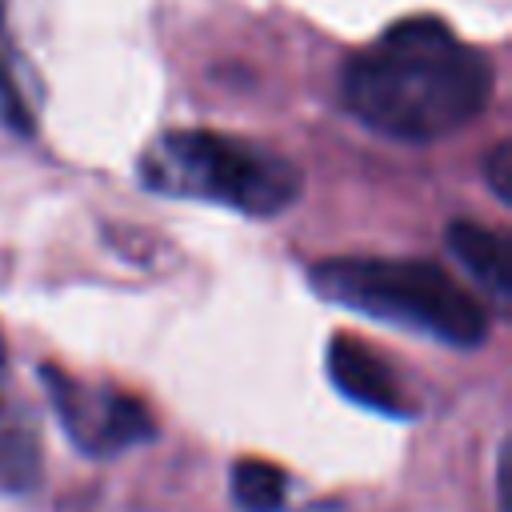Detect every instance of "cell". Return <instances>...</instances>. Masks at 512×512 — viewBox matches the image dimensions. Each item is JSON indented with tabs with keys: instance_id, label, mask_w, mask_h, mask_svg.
I'll return each mask as SVG.
<instances>
[{
	"instance_id": "cell-1",
	"label": "cell",
	"mask_w": 512,
	"mask_h": 512,
	"mask_svg": "<svg viewBox=\"0 0 512 512\" xmlns=\"http://www.w3.org/2000/svg\"><path fill=\"white\" fill-rule=\"evenodd\" d=\"M492 80V60L440 16H404L344 60L340 100L388 140L432 144L488 108Z\"/></svg>"
},
{
	"instance_id": "cell-2",
	"label": "cell",
	"mask_w": 512,
	"mask_h": 512,
	"mask_svg": "<svg viewBox=\"0 0 512 512\" xmlns=\"http://www.w3.org/2000/svg\"><path fill=\"white\" fill-rule=\"evenodd\" d=\"M312 288L352 312L424 332L452 348L488 340V300L472 296L448 268L404 256H328L308 272Z\"/></svg>"
},
{
	"instance_id": "cell-3",
	"label": "cell",
	"mask_w": 512,
	"mask_h": 512,
	"mask_svg": "<svg viewBox=\"0 0 512 512\" xmlns=\"http://www.w3.org/2000/svg\"><path fill=\"white\" fill-rule=\"evenodd\" d=\"M140 180L152 192L220 204L240 216H280L304 192V176L288 156L208 128L160 132L140 156Z\"/></svg>"
},
{
	"instance_id": "cell-4",
	"label": "cell",
	"mask_w": 512,
	"mask_h": 512,
	"mask_svg": "<svg viewBox=\"0 0 512 512\" xmlns=\"http://www.w3.org/2000/svg\"><path fill=\"white\" fill-rule=\"evenodd\" d=\"M44 388H48V400H52L64 432L88 456H116V452H128L156 436L152 412L128 392L76 380L52 364L44 368Z\"/></svg>"
},
{
	"instance_id": "cell-5",
	"label": "cell",
	"mask_w": 512,
	"mask_h": 512,
	"mask_svg": "<svg viewBox=\"0 0 512 512\" xmlns=\"http://www.w3.org/2000/svg\"><path fill=\"white\" fill-rule=\"evenodd\" d=\"M328 376L360 408H372L380 416H412V404L404 400V388L392 364L348 332L332 336L328 344Z\"/></svg>"
},
{
	"instance_id": "cell-6",
	"label": "cell",
	"mask_w": 512,
	"mask_h": 512,
	"mask_svg": "<svg viewBox=\"0 0 512 512\" xmlns=\"http://www.w3.org/2000/svg\"><path fill=\"white\" fill-rule=\"evenodd\" d=\"M444 244L456 256V264L480 284V292L488 296V304L504 308L512 300V268H508V252L504 240L476 224V220H452L444 228Z\"/></svg>"
},
{
	"instance_id": "cell-7",
	"label": "cell",
	"mask_w": 512,
	"mask_h": 512,
	"mask_svg": "<svg viewBox=\"0 0 512 512\" xmlns=\"http://www.w3.org/2000/svg\"><path fill=\"white\" fill-rule=\"evenodd\" d=\"M232 500L244 512H280L288 500V476L272 460H236L232 468Z\"/></svg>"
},
{
	"instance_id": "cell-8",
	"label": "cell",
	"mask_w": 512,
	"mask_h": 512,
	"mask_svg": "<svg viewBox=\"0 0 512 512\" xmlns=\"http://www.w3.org/2000/svg\"><path fill=\"white\" fill-rule=\"evenodd\" d=\"M0 120L28 136L36 128V116L16 84V64H12V28H8V0H0Z\"/></svg>"
},
{
	"instance_id": "cell-9",
	"label": "cell",
	"mask_w": 512,
	"mask_h": 512,
	"mask_svg": "<svg viewBox=\"0 0 512 512\" xmlns=\"http://www.w3.org/2000/svg\"><path fill=\"white\" fill-rule=\"evenodd\" d=\"M508 176H512V144H508V140H496V144L488 148V156H484V180H488L492 196L504 200V204L512 200Z\"/></svg>"
},
{
	"instance_id": "cell-10",
	"label": "cell",
	"mask_w": 512,
	"mask_h": 512,
	"mask_svg": "<svg viewBox=\"0 0 512 512\" xmlns=\"http://www.w3.org/2000/svg\"><path fill=\"white\" fill-rule=\"evenodd\" d=\"M4 372H8V348H4V336H0V384H4ZM4 400H0V416H4Z\"/></svg>"
}]
</instances>
